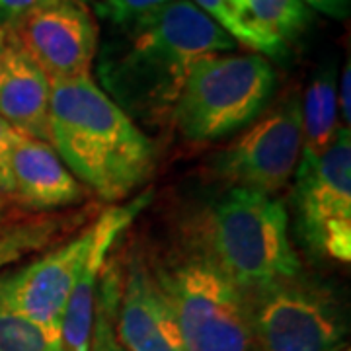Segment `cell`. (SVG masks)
Segmentation results:
<instances>
[{
	"instance_id": "17",
	"label": "cell",
	"mask_w": 351,
	"mask_h": 351,
	"mask_svg": "<svg viewBox=\"0 0 351 351\" xmlns=\"http://www.w3.org/2000/svg\"><path fill=\"white\" fill-rule=\"evenodd\" d=\"M82 219V213H47L12 223H0V267L18 262L32 252L43 250Z\"/></svg>"
},
{
	"instance_id": "23",
	"label": "cell",
	"mask_w": 351,
	"mask_h": 351,
	"mask_svg": "<svg viewBox=\"0 0 351 351\" xmlns=\"http://www.w3.org/2000/svg\"><path fill=\"white\" fill-rule=\"evenodd\" d=\"M338 108H339V113H341V119L346 121V127L350 129V121H351V63L350 61H346L343 73H341V78H339Z\"/></svg>"
},
{
	"instance_id": "6",
	"label": "cell",
	"mask_w": 351,
	"mask_h": 351,
	"mask_svg": "<svg viewBox=\"0 0 351 351\" xmlns=\"http://www.w3.org/2000/svg\"><path fill=\"white\" fill-rule=\"evenodd\" d=\"M250 322L256 351H336L346 338L336 299L295 279L256 291Z\"/></svg>"
},
{
	"instance_id": "26",
	"label": "cell",
	"mask_w": 351,
	"mask_h": 351,
	"mask_svg": "<svg viewBox=\"0 0 351 351\" xmlns=\"http://www.w3.org/2000/svg\"><path fill=\"white\" fill-rule=\"evenodd\" d=\"M6 43H8V27H0V66H2V59H4V51H6Z\"/></svg>"
},
{
	"instance_id": "10",
	"label": "cell",
	"mask_w": 351,
	"mask_h": 351,
	"mask_svg": "<svg viewBox=\"0 0 351 351\" xmlns=\"http://www.w3.org/2000/svg\"><path fill=\"white\" fill-rule=\"evenodd\" d=\"M100 230L101 219L96 217L75 239L18 271L0 276V297L27 318L61 336L66 302L98 242Z\"/></svg>"
},
{
	"instance_id": "22",
	"label": "cell",
	"mask_w": 351,
	"mask_h": 351,
	"mask_svg": "<svg viewBox=\"0 0 351 351\" xmlns=\"http://www.w3.org/2000/svg\"><path fill=\"white\" fill-rule=\"evenodd\" d=\"M301 2L308 10L313 8L334 20H348L351 10V0H301Z\"/></svg>"
},
{
	"instance_id": "21",
	"label": "cell",
	"mask_w": 351,
	"mask_h": 351,
	"mask_svg": "<svg viewBox=\"0 0 351 351\" xmlns=\"http://www.w3.org/2000/svg\"><path fill=\"white\" fill-rule=\"evenodd\" d=\"M18 131L0 117V193L6 197L14 193L12 156L18 141Z\"/></svg>"
},
{
	"instance_id": "29",
	"label": "cell",
	"mask_w": 351,
	"mask_h": 351,
	"mask_svg": "<svg viewBox=\"0 0 351 351\" xmlns=\"http://www.w3.org/2000/svg\"><path fill=\"white\" fill-rule=\"evenodd\" d=\"M0 27H2V18H0Z\"/></svg>"
},
{
	"instance_id": "30",
	"label": "cell",
	"mask_w": 351,
	"mask_h": 351,
	"mask_svg": "<svg viewBox=\"0 0 351 351\" xmlns=\"http://www.w3.org/2000/svg\"><path fill=\"white\" fill-rule=\"evenodd\" d=\"M254 351H256V350H254Z\"/></svg>"
},
{
	"instance_id": "20",
	"label": "cell",
	"mask_w": 351,
	"mask_h": 351,
	"mask_svg": "<svg viewBox=\"0 0 351 351\" xmlns=\"http://www.w3.org/2000/svg\"><path fill=\"white\" fill-rule=\"evenodd\" d=\"M90 10L110 20L115 25L127 24L143 14L151 12L170 0H80Z\"/></svg>"
},
{
	"instance_id": "15",
	"label": "cell",
	"mask_w": 351,
	"mask_h": 351,
	"mask_svg": "<svg viewBox=\"0 0 351 351\" xmlns=\"http://www.w3.org/2000/svg\"><path fill=\"white\" fill-rule=\"evenodd\" d=\"M302 112V152L301 162L318 160L338 133V88L336 64L324 63L304 92L301 101Z\"/></svg>"
},
{
	"instance_id": "16",
	"label": "cell",
	"mask_w": 351,
	"mask_h": 351,
	"mask_svg": "<svg viewBox=\"0 0 351 351\" xmlns=\"http://www.w3.org/2000/svg\"><path fill=\"white\" fill-rule=\"evenodd\" d=\"M313 14L301 0H248L246 22L254 34L281 59L289 41L301 36L311 24Z\"/></svg>"
},
{
	"instance_id": "12",
	"label": "cell",
	"mask_w": 351,
	"mask_h": 351,
	"mask_svg": "<svg viewBox=\"0 0 351 351\" xmlns=\"http://www.w3.org/2000/svg\"><path fill=\"white\" fill-rule=\"evenodd\" d=\"M151 197V191H147L125 205H112L100 215L101 230L98 242L76 281L63 313L61 341L64 351H90V338H92L94 314H96V295H98L101 271L108 263L115 242L133 225V221L147 207Z\"/></svg>"
},
{
	"instance_id": "27",
	"label": "cell",
	"mask_w": 351,
	"mask_h": 351,
	"mask_svg": "<svg viewBox=\"0 0 351 351\" xmlns=\"http://www.w3.org/2000/svg\"><path fill=\"white\" fill-rule=\"evenodd\" d=\"M6 211H8V197L4 193H0V221L4 219Z\"/></svg>"
},
{
	"instance_id": "7",
	"label": "cell",
	"mask_w": 351,
	"mask_h": 351,
	"mask_svg": "<svg viewBox=\"0 0 351 351\" xmlns=\"http://www.w3.org/2000/svg\"><path fill=\"white\" fill-rule=\"evenodd\" d=\"M295 203L302 239L339 263L351 260V133L339 127L328 151L299 164Z\"/></svg>"
},
{
	"instance_id": "11",
	"label": "cell",
	"mask_w": 351,
	"mask_h": 351,
	"mask_svg": "<svg viewBox=\"0 0 351 351\" xmlns=\"http://www.w3.org/2000/svg\"><path fill=\"white\" fill-rule=\"evenodd\" d=\"M115 336L129 351H186L162 289L138 260L121 279Z\"/></svg>"
},
{
	"instance_id": "1",
	"label": "cell",
	"mask_w": 351,
	"mask_h": 351,
	"mask_svg": "<svg viewBox=\"0 0 351 351\" xmlns=\"http://www.w3.org/2000/svg\"><path fill=\"white\" fill-rule=\"evenodd\" d=\"M237 41L191 0H170L119 25L104 47L98 75L104 92L125 113H172L199 59L234 49Z\"/></svg>"
},
{
	"instance_id": "5",
	"label": "cell",
	"mask_w": 351,
	"mask_h": 351,
	"mask_svg": "<svg viewBox=\"0 0 351 351\" xmlns=\"http://www.w3.org/2000/svg\"><path fill=\"white\" fill-rule=\"evenodd\" d=\"M158 285L186 351H252L250 301L213 262L189 258L164 271Z\"/></svg>"
},
{
	"instance_id": "25",
	"label": "cell",
	"mask_w": 351,
	"mask_h": 351,
	"mask_svg": "<svg viewBox=\"0 0 351 351\" xmlns=\"http://www.w3.org/2000/svg\"><path fill=\"white\" fill-rule=\"evenodd\" d=\"M226 4L234 10V12L239 14L240 18L246 22V10H248V0H225ZM248 24V22H246ZM254 32V29H252Z\"/></svg>"
},
{
	"instance_id": "24",
	"label": "cell",
	"mask_w": 351,
	"mask_h": 351,
	"mask_svg": "<svg viewBox=\"0 0 351 351\" xmlns=\"http://www.w3.org/2000/svg\"><path fill=\"white\" fill-rule=\"evenodd\" d=\"M39 2H43V0H0V18L6 20L8 24H12L27 10L38 6Z\"/></svg>"
},
{
	"instance_id": "13",
	"label": "cell",
	"mask_w": 351,
	"mask_h": 351,
	"mask_svg": "<svg viewBox=\"0 0 351 351\" xmlns=\"http://www.w3.org/2000/svg\"><path fill=\"white\" fill-rule=\"evenodd\" d=\"M14 197L36 211L49 213L86 197L84 186L71 174L47 141L18 135L12 156Z\"/></svg>"
},
{
	"instance_id": "28",
	"label": "cell",
	"mask_w": 351,
	"mask_h": 351,
	"mask_svg": "<svg viewBox=\"0 0 351 351\" xmlns=\"http://www.w3.org/2000/svg\"><path fill=\"white\" fill-rule=\"evenodd\" d=\"M336 351H350V346H348V343H343V346H339Z\"/></svg>"
},
{
	"instance_id": "8",
	"label": "cell",
	"mask_w": 351,
	"mask_h": 351,
	"mask_svg": "<svg viewBox=\"0 0 351 351\" xmlns=\"http://www.w3.org/2000/svg\"><path fill=\"white\" fill-rule=\"evenodd\" d=\"M301 152V98L291 92L217 156L215 172L234 188L271 195L295 176Z\"/></svg>"
},
{
	"instance_id": "4",
	"label": "cell",
	"mask_w": 351,
	"mask_h": 351,
	"mask_svg": "<svg viewBox=\"0 0 351 351\" xmlns=\"http://www.w3.org/2000/svg\"><path fill=\"white\" fill-rule=\"evenodd\" d=\"M274 88L276 71L258 53L207 55L189 71L172 119L189 141L226 137L260 115Z\"/></svg>"
},
{
	"instance_id": "9",
	"label": "cell",
	"mask_w": 351,
	"mask_h": 351,
	"mask_svg": "<svg viewBox=\"0 0 351 351\" xmlns=\"http://www.w3.org/2000/svg\"><path fill=\"white\" fill-rule=\"evenodd\" d=\"M49 80L90 76L98 53V25L80 0H43L6 25Z\"/></svg>"
},
{
	"instance_id": "3",
	"label": "cell",
	"mask_w": 351,
	"mask_h": 351,
	"mask_svg": "<svg viewBox=\"0 0 351 351\" xmlns=\"http://www.w3.org/2000/svg\"><path fill=\"white\" fill-rule=\"evenodd\" d=\"M205 258L242 291L276 285L299 274L283 201L232 188L205 221Z\"/></svg>"
},
{
	"instance_id": "19",
	"label": "cell",
	"mask_w": 351,
	"mask_h": 351,
	"mask_svg": "<svg viewBox=\"0 0 351 351\" xmlns=\"http://www.w3.org/2000/svg\"><path fill=\"white\" fill-rule=\"evenodd\" d=\"M121 293V277L115 265L104 267L96 295V314L90 338V351H129L115 336V311Z\"/></svg>"
},
{
	"instance_id": "14",
	"label": "cell",
	"mask_w": 351,
	"mask_h": 351,
	"mask_svg": "<svg viewBox=\"0 0 351 351\" xmlns=\"http://www.w3.org/2000/svg\"><path fill=\"white\" fill-rule=\"evenodd\" d=\"M51 80L8 32L0 66V117L25 137L49 143Z\"/></svg>"
},
{
	"instance_id": "18",
	"label": "cell",
	"mask_w": 351,
	"mask_h": 351,
	"mask_svg": "<svg viewBox=\"0 0 351 351\" xmlns=\"http://www.w3.org/2000/svg\"><path fill=\"white\" fill-rule=\"evenodd\" d=\"M0 351H64L61 336L0 297Z\"/></svg>"
},
{
	"instance_id": "2",
	"label": "cell",
	"mask_w": 351,
	"mask_h": 351,
	"mask_svg": "<svg viewBox=\"0 0 351 351\" xmlns=\"http://www.w3.org/2000/svg\"><path fill=\"white\" fill-rule=\"evenodd\" d=\"M49 145L76 180L121 201L154 172L152 141L92 76L51 80Z\"/></svg>"
}]
</instances>
